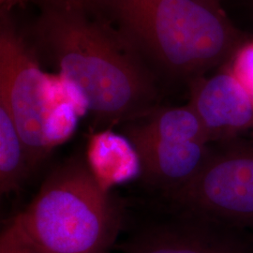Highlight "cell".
<instances>
[{"label":"cell","instance_id":"obj_13","mask_svg":"<svg viewBox=\"0 0 253 253\" xmlns=\"http://www.w3.org/2000/svg\"><path fill=\"white\" fill-rule=\"evenodd\" d=\"M0 253H42L12 218L0 235Z\"/></svg>","mask_w":253,"mask_h":253},{"label":"cell","instance_id":"obj_2","mask_svg":"<svg viewBox=\"0 0 253 253\" xmlns=\"http://www.w3.org/2000/svg\"><path fill=\"white\" fill-rule=\"evenodd\" d=\"M158 80L193 81L233 56L241 37L221 9L200 0H84Z\"/></svg>","mask_w":253,"mask_h":253},{"label":"cell","instance_id":"obj_10","mask_svg":"<svg viewBox=\"0 0 253 253\" xmlns=\"http://www.w3.org/2000/svg\"><path fill=\"white\" fill-rule=\"evenodd\" d=\"M124 128V135L129 139L210 144L205 126L190 104L180 107L158 106L144 117L126 122Z\"/></svg>","mask_w":253,"mask_h":253},{"label":"cell","instance_id":"obj_16","mask_svg":"<svg viewBox=\"0 0 253 253\" xmlns=\"http://www.w3.org/2000/svg\"><path fill=\"white\" fill-rule=\"evenodd\" d=\"M200 1L205 2V3H207V4L210 5V6H213V7H215V8L220 9V6H219L220 0H200Z\"/></svg>","mask_w":253,"mask_h":253},{"label":"cell","instance_id":"obj_8","mask_svg":"<svg viewBox=\"0 0 253 253\" xmlns=\"http://www.w3.org/2000/svg\"><path fill=\"white\" fill-rule=\"evenodd\" d=\"M180 212L177 221L145 227L116 245L118 253H229L213 236L216 221Z\"/></svg>","mask_w":253,"mask_h":253},{"label":"cell","instance_id":"obj_5","mask_svg":"<svg viewBox=\"0 0 253 253\" xmlns=\"http://www.w3.org/2000/svg\"><path fill=\"white\" fill-rule=\"evenodd\" d=\"M34 52L1 13L0 103L16 125L31 172L52 151L45 134L52 111L50 79L41 70Z\"/></svg>","mask_w":253,"mask_h":253},{"label":"cell","instance_id":"obj_11","mask_svg":"<svg viewBox=\"0 0 253 253\" xmlns=\"http://www.w3.org/2000/svg\"><path fill=\"white\" fill-rule=\"evenodd\" d=\"M31 170L18 129L4 104L0 103V190L18 191Z\"/></svg>","mask_w":253,"mask_h":253},{"label":"cell","instance_id":"obj_3","mask_svg":"<svg viewBox=\"0 0 253 253\" xmlns=\"http://www.w3.org/2000/svg\"><path fill=\"white\" fill-rule=\"evenodd\" d=\"M13 219L42 253H112L122 222L80 156L56 166Z\"/></svg>","mask_w":253,"mask_h":253},{"label":"cell","instance_id":"obj_14","mask_svg":"<svg viewBox=\"0 0 253 253\" xmlns=\"http://www.w3.org/2000/svg\"><path fill=\"white\" fill-rule=\"evenodd\" d=\"M42 8H72V7H83L84 0H38Z\"/></svg>","mask_w":253,"mask_h":253},{"label":"cell","instance_id":"obj_15","mask_svg":"<svg viewBox=\"0 0 253 253\" xmlns=\"http://www.w3.org/2000/svg\"><path fill=\"white\" fill-rule=\"evenodd\" d=\"M28 0H0V6H1V13L7 14L9 10L22 6L24 7Z\"/></svg>","mask_w":253,"mask_h":253},{"label":"cell","instance_id":"obj_9","mask_svg":"<svg viewBox=\"0 0 253 253\" xmlns=\"http://www.w3.org/2000/svg\"><path fill=\"white\" fill-rule=\"evenodd\" d=\"M85 162L104 190L141 176L139 155L126 136L110 129L91 136L86 146Z\"/></svg>","mask_w":253,"mask_h":253},{"label":"cell","instance_id":"obj_1","mask_svg":"<svg viewBox=\"0 0 253 253\" xmlns=\"http://www.w3.org/2000/svg\"><path fill=\"white\" fill-rule=\"evenodd\" d=\"M33 37L100 125L133 121L158 107L159 80L152 70L84 6L42 7Z\"/></svg>","mask_w":253,"mask_h":253},{"label":"cell","instance_id":"obj_7","mask_svg":"<svg viewBox=\"0 0 253 253\" xmlns=\"http://www.w3.org/2000/svg\"><path fill=\"white\" fill-rule=\"evenodd\" d=\"M129 139V138H128ZM141 162V177L160 189L165 196L192 180L204 167L212 144L202 142H163L131 138Z\"/></svg>","mask_w":253,"mask_h":253},{"label":"cell","instance_id":"obj_12","mask_svg":"<svg viewBox=\"0 0 253 253\" xmlns=\"http://www.w3.org/2000/svg\"><path fill=\"white\" fill-rule=\"evenodd\" d=\"M229 69L253 100V42L240 45L232 56Z\"/></svg>","mask_w":253,"mask_h":253},{"label":"cell","instance_id":"obj_4","mask_svg":"<svg viewBox=\"0 0 253 253\" xmlns=\"http://www.w3.org/2000/svg\"><path fill=\"white\" fill-rule=\"evenodd\" d=\"M167 197L182 212L253 228V131L212 144L197 175Z\"/></svg>","mask_w":253,"mask_h":253},{"label":"cell","instance_id":"obj_6","mask_svg":"<svg viewBox=\"0 0 253 253\" xmlns=\"http://www.w3.org/2000/svg\"><path fill=\"white\" fill-rule=\"evenodd\" d=\"M190 106L217 144L253 131V100L229 69L189 84Z\"/></svg>","mask_w":253,"mask_h":253}]
</instances>
